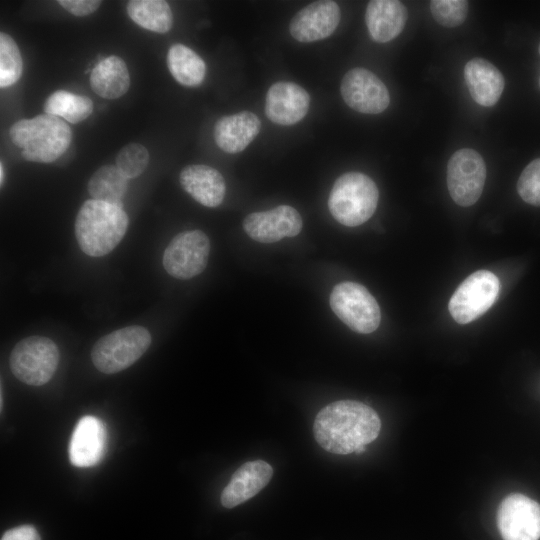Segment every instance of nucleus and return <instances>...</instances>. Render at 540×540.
Wrapping results in <instances>:
<instances>
[{
  "instance_id": "1",
  "label": "nucleus",
  "mask_w": 540,
  "mask_h": 540,
  "mask_svg": "<svg viewBox=\"0 0 540 540\" xmlns=\"http://www.w3.org/2000/svg\"><path fill=\"white\" fill-rule=\"evenodd\" d=\"M378 414L355 400H339L323 407L316 415L313 434L326 451L346 455L374 441L380 432Z\"/></svg>"
},
{
  "instance_id": "2",
  "label": "nucleus",
  "mask_w": 540,
  "mask_h": 540,
  "mask_svg": "<svg viewBox=\"0 0 540 540\" xmlns=\"http://www.w3.org/2000/svg\"><path fill=\"white\" fill-rule=\"evenodd\" d=\"M128 224L129 218L121 206L89 199L76 215V240L85 254L101 257L120 243Z\"/></svg>"
},
{
  "instance_id": "3",
  "label": "nucleus",
  "mask_w": 540,
  "mask_h": 540,
  "mask_svg": "<svg viewBox=\"0 0 540 540\" xmlns=\"http://www.w3.org/2000/svg\"><path fill=\"white\" fill-rule=\"evenodd\" d=\"M21 156L31 162L51 163L62 156L72 140L70 126L63 119L41 114L15 122L9 130Z\"/></svg>"
},
{
  "instance_id": "4",
  "label": "nucleus",
  "mask_w": 540,
  "mask_h": 540,
  "mask_svg": "<svg viewBox=\"0 0 540 540\" xmlns=\"http://www.w3.org/2000/svg\"><path fill=\"white\" fill-rule=\"evenodd\" d=\"M378 198V188L369 176L348 172L335 181L329 194L328 208L337 222L355 227L374 214Z\"/></svg>"
},
{
  "instance_id": "5",
  "label": "nucleus",
  "mask_w": 540,
  "mask_h": 540,
  "mask_svg": "<svg viewBox=\"0 0 540 540\" xmlns=\"http://www.w3.org/2000/svg\"><path fill=\"white\" fill-rule=\"evenodd\" d=\"M150 344L151 334L145 327L127 326L101 337L94 344L92 362L100 372L114 374L135 363Z\"/></svg>"
},
{
  "instance_id": "6",
  "label": "nucleus",
  "mask_w": 540,
  "mask_h": 540,
  "mask_svg": "<svg viewBox=\"0 0 540 540\" xmlns=\"http://www.w3.org/2000/svg\"><path fill=\"white\" fill-rule=\"evenodd\" d=\"M59 359V350L51 339L34 335L14 346L9 362L18 380L31 386H41L54 376Z\"/></svg>"
},
{
  "instance_id": "7",
  "label": "nucleus",
  "mask_w": 540,
  "mask_h": 540,
  "mask_svg": "<svg viewBox=\"0 0 540 540\" xmlns=\"http://www.w3.org/2000/svg\"><path fill=\"white\" fill-rule=\"evenodd\" d=\"M330 306L337 317L357 333H371L381 321L377 301L359 283L346 281L337 284L330 294Z\"/></svg>"
},
{
  "instance_id": "8",
  "label": "nucleus",
  "mask_w": 540,
  "mask_h": 540,
  "mask_svg": "<svg viewBox=\"0 0 540 540\" xmlns=\"http://www.w3.org/2000/svg\"><path fill=\"white\" fill-rule=\"evenodd\" d=\"M500 283L495 274L478 270L469 275L453 293L448 309L459 324H467L483 315L495 302Z\"/></svg>"
},
{
  "instance_id": "9",
  "label": "nucleus",
  "mask_w": 540,
  "mask_h": 540,
  "mask_svg": "<svg viewBox=\"0 0 540 540\" xmlns=\"http://www.w3.org/2000/svg\"><path fill=\"white\" fill-rule=\"evenodd\" d=\"M486 180L482 156L471 148L457 150L447 165V187L453 201L468 207L480 198Z\"/></svg>"
},
{
  "instance_id": "10",
  "label": "nucleus",
  "mask_w": 540,
  "mask_h": 540,
  "mask_svg": "<svg viewBox=\"0 0 540 540\" xmlns=\"http://www.w3.org/2000/svg\"><path fill=\"white\" fill-rule=\"evenodd\" d=\"M210 241L201 230L183 231L172 238L163 253L166 272L181 280L191 279L207 266Z\"/></svg>"
},
{
  "instance_id": "11",
  "label": "nucleus",
  "mask_w": 540,
  "mask_h": 540,
  "mask_svg": "<svg viewBox=\"0 0 540 540\" xmlns=\"http://www.w3.org/2000/svg\"><path fill=\"white\" fill-rule=\"evenodd\" d=\"M497 525L503 540H539L540 505L523 494H511L498 508Z\"/></svg>"
},
{
  "instance_id": "12",
  "label": "nucleus",
  "mask_w": 540,
  "mask_h": 540,
  "mask_svg": "<svg viewBox=\"0 0 540 540\" xmlns=\"http://www.w3.org/2000/svg\"><path fill=\"white\" fill-rule=\"evenodd\" d=\"M340 91L350 108L364 114H379L390 103L385 84L365 68L349 70L341 81Z\"/></svg>"
},
{
  "instance_id": "13",
  "label": "nucleus",
  "mask_w": 540,
  "mask_h": 540,
  "mask_svg": "<svg viewBox=\"0 0 540 540\" xmlns=\"http://www.w3.org/2000/svg\"><path fill=\"white\" fill-rule=\"evenodd\" d=\"M243 228L257 242L274 243L298 235L302 229V218L292 206L280 205L249 214L243 221Z\"/></svg>"
},
{
  "instance_id": "14",
  "label": "nucleus",
  "mask_w": 540,
  "mask_h": 540,
  "mask_svg": "<svg viewBox=\"0 0 540 540\" xmlns=\"http://www.w3.org/2000/svg\"><path fill=\"white\" fill-rule=\"evenodd\" d=\"M340 8L334 1H316L301 9L291 20V36L302 43L329 37L340 22Z\"/></svg>"
},
{
  "instance_id": "15",
  "label": "nucleus",
  "mask_w": 540,
  "mask_h": 540,
  "mask_svg": "<svg viewBox=\"0 0 540 540\" xmlns=\"http://www.w3.org/2000/svg\"><path fill=\"white\" fill-rule=\"evenodd\" d=\"M107 430L97 417L87 415L76 424L68 447L69 460L80 468L97 465L107 450Z\"/></svg>"
},
{
  "instance_id": "16",
  "label": "nucleus",
  "mask_w": 540,
  "mask_h": 540,
  "mask_svg": "<svg viewBox=\"0 0 540 540\" xmlns=\"http://www.w3.org/2000/svg\"><path fill=\"white\" fill-rule=\"evenodd\" d=\"M309 106L308 92L293 82H276L266 94V116L278 125L289 126L301 121Z\"/></svg>"
},
{
  "instance_id": "17",
  "label": "nucleus",
  "mask_w": 540,
  "mask_h": 540,
  "mask_svg": "<svg viewBox=\"0 0 540 540\" xmlns=\"http://www.w3.org/2000/svg\"><path fill=\"white\" fill-rule=\"evenodd\" d=\"M272 475V466L263 460L242 464L223 489L221 504L225 508L242 504L259 493L270 482Z\"/></svg>"
},
{
  "instance_id": "18",
  "label": "nucleus",
  "mask_w": 540,
  "mask_h": 540,
  "mask_svg": "<svg viewBox=\"0 0 540 540\" xmlns=\"http://www.w3.org/2000/svg\"><path fill=\"white\" fill-rule=\"evenodd\" d=\"M179 180L183 189L203 206L217 207L224 199V177L211 166L188 165L181 170Z\"/></svg>"
},
{
  "instance_id": "19",
  "label": "nucleus",
  "mask_w": 540,
  "mask_h": 540,
  "mask_svg": "<svg viewBox=\"0 0 540 540\" xmlns=\"http://www.w3.org/2000/svg\"><path fill=\"white\" fill-rule=\"evenodd\" d=\"M261 129L259 117L250 111L220 118L214 126L213 135L217 146L226 153L243 151Z\"/></svg>"
},
{
  "instance_id": "20",
  "label": "nucleus",
  "mask_w": 540,
  "mask_h": 540,
  "mask_svg": "<svg viewBox=\"0 0 540 540\" xmlns=\"http://www.w3.org/2000/svg\"><path fill=\"white\" fill-rule=\"evenodd\" d=\"M407 9L396 0L369 1L365 22L371 38L378 43H386L396 38L407 22Z\"/></svg>"
},
{
  "instance_id": "21",
  "label": "nucleus",
  "mask_w": 540,
  "mask_h": 540,
  "mask_svg": "<svg viewBox=\"0 0 540 540\" xmlns=\"http://www.w3.org/2000/svg\"><path fill=\"white\" fill-rule=\"evenodd\" d=\"M464 79L471 97L484 107L494 106L505 86L502 73L483 58H473L465 64Z\"/></svg>"
},
{
  "instance_id": "22",
  "label": "nucleus",
  "mask_w": 540,
  "mask_h": 540,
  "mask_svg": "<svg viewBox=\"0 0 540 540\" xmlns=\"http://www.w3.org/2000/svg\"><path fill=\"white\" fill-rule=\"evenodd\" d=\"M92 90L105 99L123 96L130 86V75L124 60L111 55L99 61L90 75Z\"/></svg>"
},
{
  "instance_id": "23",
  "label": "nucleus",
  "mask_w": 540,
  "mask_h": 540,
  "mask_svg": "<svg viewBox=\"0 0 540 540\" xmlns=\"http://www.w3.org/2000/svg\"><path fill=\"white\" fill-rule=\"evenodd\" d=\"M167 66L173 78L183 86L196 87L205 79L204 60L183 44H174L169 48Z\"/></svg>"
},
{
  "instance_id": "24",
  "label": "nucleus",
  "mask_w": 540,
  "mask_h": 540,
  "mask_svg": "<svg viewBox=\"0 0 540 540\" xmlns=\"http://www.w3.org/2000/svg\"><path fill=\"white\" fill-rule=\"evenodd\" d=\"M126 10L131 20L146 30L163 34L172 28L173 14L166 1L131 0Z\"/></svg>"
},
{
  "instance_id": "25",
  "label": "nucleus",
  "mask_w": 540,
  "mask_h": 540,
  "mask_svg": "<svg viewBox=\"0 0 540 540\" xmlns=\"http://www.w3.org/2000/svg\"><path fill=\"white\" fill-rule=\"evenodd\" d=\"M45 114L53 115L76 124L87 119L93 112L90 98L65 90H57L49 95L43 106Z\"/></svg>"
},
{
  "instance_id": "26",
  "label": "nucleus",
  "mask_w": 540,
  "mask_h": 540,
  "mask_svg": "<svg viewBox=\"0 0 540 540\" xmlns=\"http://www.w3.org/2000/svg\"><path fill=\"white\" fill-rule=\"evenodd\" d=\"M87 188L92 199L121 206L128 178L116 166L104 165L91 176Z\"/></svg>"
},
{
  "instance_id": "27",
  "label": "nucleus",
  "mask_w": 540,
  "mask_h": 540,
  "mask_svg": "<svg viewBox=\"0 0 540 540\" xmlns=\"http://www.w3.org/2000/svg\"><path fill=\"white\" fill-rule=\"evenodd\" d=\"M23 62L15 40L7 33H0V87L15 84L22 75Z\"/></svg>"
},
{
  "instance_id": "28",
  "label": "nucleus",
  "mask_w": 540,
  "mask_h": 540,
  "mask_svg": "<svg viewBox=\"0 0 540 540\" xmlns=\"http://www.w3.org/2000/svg\"><path fill=\"white\" fill-rule=\"evenodd\" d=\"M116 167L128 179L141 175L149 163L148 150L139 143L125 145L116 156Z\"/></svg>"
},
{
  "instance_id": "29",
  "label": "nucleus",
  "mask_w": 540,
  "mask_h": 540,
  "mask_svg": "<svg viewBox=\"0 0 540 540\" xmlns=\"http://www.w3.org/2000/svg\"><path fill=\"white\" fill-rule=\"evenodd\" d=\"M469 3L465 0H432L430 10L434 20L444 27L461 25L468 14Z\"/></svg>"
},
{
  "instance_id": "30",
  "label": "nucleus",
  "mask_w": 540,
  "mask_h": 540,
  "mask_svg": "<svg viewBox=\"0 0 540 540\" xmlns=\"http://www.w3.org/2000/svg\"><path fill=\"white\" fill-rule=\"evenodd\" d=\"M517 191L526 203L540 206V158L524 168L517 182Z\"/></svg>"
},
{
  "instance_id": "31",
  "label": "nucleus",
  "mask_w": 540,
  "mask_h": 540,
  "mask_svg": "<svg viewBox=\"0 0 540 540\" xmlns=\"http://www.w3.org/2000/svg\"><path fill=\"white\" fill-rule=\"evenodd\" d=\"M58 3L75 16L89 15L101 5V1L98 0H59Z\"/></svg>"
},
{
  "instance_id": "32",
  "label": "nucleus",
  "mask_w": 540,
  "mask_h": 540,
  "mask_svg": "<svg viewBox=\"0 0 540 540\" xmlns=\"http://www.w3.org/2000/svg\"><path fill=\"white\" fill-rule=\"evenodd\" d=\"M1 540H41L35 527L22 525L6 531Z\"/></svg>"
},
{
  "instance_id": "33",
  "label": "nucleus",
  "mask_w": 540,
  "mask_h": 540,
  "mask_svg": "<svg viewBox=\"0 0 540 540\" xmlns=\"http://www.w3.org/2000/svg\"><path fill=\"white\" fill-rule=\"evenodd\" d=\"M3 181H4V167H3V163L1 162L0 163V183H1V186L3 185Z\"/></svg>"
},
{
  "instance_id": "34",
  "label": "nucleus",
  "mask_w": 540,
  "mask_h": 540,
  "mask_svg": "<svg viewBox=\"0 0 540 540\" xmlns=\"http://www.w3.org/2000/svg\"><path fill=\"white\" fill-rule=\"evenodd\" d=\"M366 450V447L365 446H361L359 447L357 450H356V453H362Z\"/></svg>"
},
{
  "instance_id": "35",
  "label": "nucleus",
  "mask_w": 540,
  "mask_h": 540,
  "mask_svg": "<svg viewBox=\"0 0 540 540\" xmlns=\"http://www.w3.org/2000/svg\"><path fill=\"white\" fill-rule=\"evenodd\" d=\"M538 51H539V54H540V43H539Z\"/></svg>"
},
{
  "instance_id": "36",
  "label": "nucleus",
  "mask_w": 540,
  "mask_h": 540,
  "mask_svg": "<svg viewBox=\"0 0 540 540\" xmlns=\"http://www.w3.org/2000/svg\"><path fill=\"white\" fill-rule=\"evenodd\" d=\"M539 86H540V78H539Z\"/></svg>"
}]
</instances>
